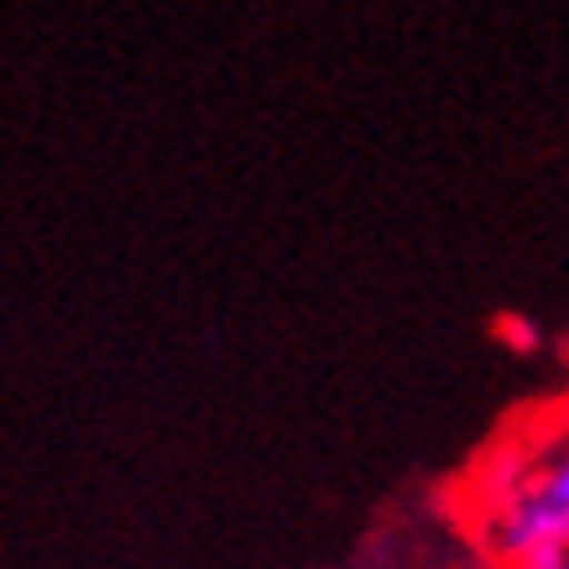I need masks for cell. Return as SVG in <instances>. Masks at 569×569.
<instances>
[{
  "label": "cell",
  "mask_w": 569,
  "mask_h": 569,
  "mask_svg": "<svg viewBox=\"0 0 569 569\" xmlns=\"http://www.w3.org/2000/svg\"><path fill=\"white\" fill-rule=\"evenodd\" d=\"M470 522L507 569L569 549V429L491 449L470 481Z\"/></svg>",
  "instance_id": "obj_1"
}]
</instances>
